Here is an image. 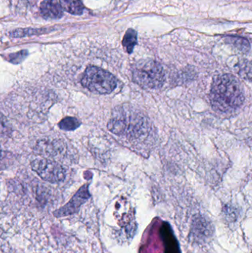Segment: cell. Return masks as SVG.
Wrapping results in <instances>:
<instances>
[{
	"mask_svg": "<svg viewBox=\"0 0 252 253\" xmlns=\"http://www.w3.org/2000/svg\"><path fill=\"white\" fill-rule=\"evenodd\" d=\"M244 99V88L236 77L223 74L213 80L210 102L215 109L224 113L235 111L243 105Z\"/></svg>",
	"mask_w": 252,
	"mask_h": 253,
	"instance_id": "obj_1",
	"label": "cell"
},
{
	"mask_svg": "<svg viewBox=\"0 0 252 253\" xmlns=\"http://www.w3.org/2000/svg\"><path fill=\"white\" fill-rule=\"evenodd\" d=\"M134 83L144 88L157 89L165 82V74L161 64L154 60L139 61L133 68Z\"/></svg>",
	"mask_w": 252,
	"mask_h": 253,
	"instance_id": "obj_2",
	"label": "cell"
},
{
	"mask_svg": "<svg viewBox=\"0 0 252 253\" xmlns=\"http://www.w3.org/2000/svg\"><path fill=\"white\" fill-rule=\"evenodd\" d=\"M81 84L93 93L108 94L115 90L117 81L111 73L98 67L90 66L84 71Z\"/></svg>",
	"mask_w": 252,
	"mask_h": 253,
	"instance_id": "obj_3",
	"label": "cell"
},
{
	"mask_svg": "<svg viewBox=\"0 0 252 253\" xmlns=\"http://www.w3.org/2000/svg\"><path fill=\"white\" fill-rule=\"evenodd\" d=\"M32 169L44 181L58 183L63 181L66 175L65 168L54 161L36 159L31 163Z\"/></svg>",
	"mask_w": 252,
	"mask_h": 253,
	"instance_id": "obj_4",
	"label": "cell"
},
{
	"mask_svg": "<svg viewBox=\"0 0 252 253\" xmlns=\"http://www.w3.org/2000/svg\"><path fill=\"white\" fill-rule=\"evenodd\" d=\"M90 198L88 185L85 184L78 190L68 204L55 211L53 212V215L56 218H62L76 213L79 211L81 205H84Z\"/></svg>",
	"mask_w": 252,
	"mask_h": 253,
	"instance_id": "obj_5",
	"label": "cell"
},
{
	"mask_svg": "<svg viewBox=\"0 0 252 253\" xmlns=\"http://www.w3.org/2000/svg\"><path fill=\"white\" fill-rule=\"evenodd\" d=\"M192 235L198 241H206L210 239L214 233V228L211 221L202 215L194 217L192 222Z\"/></svg>",
	"mask_w": 252,
	"mask_h": 253,
	"instance_id": "obj_6",
	"label": "cell"
},
{
	"mask_svg": "<svg viewBox=\"0 0 252 253\" xmlns=\"http://www.w3.org/2000/svg\"><path fill=\"white\" fill-rule=\"evenodd\" d=\"M161 233V237L165 244V253H180L179 244L168 224H163Z\"/></svg>",
	"mask_w": 252,
	"mask_h": 253,
	"instance_id": "obj_7",
	"label": "cell"
},
{
	"mask_svg": "<svg viewBox=\"0 0 252 253\" xmlns=\"http://www.w3.org/2000/svg\"><path fill=\"white\" fill-rule=\"evenodd\" d=\"M40 10L41 14L49 19H59L63 16L62 7L56 0H44Z\"/></svg>",
	"mask_w": 252,
	"mask_h": 253,
	"instance_id": "obj_8",
	"label": "cell"
},
{
	"mask_svg": "<svg viewBox=\"0 0 252 253\" xmlns=\"http://www.w3.org/2000/svg\"><path fill=\"white\" fill-rule=\"evenodd\" d=\"M62 8L73 15H81L84 11V4L81 0H60Z\"/></svg>",
	"mask_w": 252,
	"mask_h": 253,
	"instance_id": "obj_9",
	"label": "cell"
},
{
	"mask_svg": "<svg viewBox=\"0 0 252 253\" xmlns=\"http://www.w3.org/2000/svg\"><path fill=\"white\" fill-rule=\"evenodd\" d=\"M138 43V34L136 30L130 28L127 30V32L124 34L122 40L123 47L125 49L127 53H133L135 46Z\"/></svg>",
	"mask_w": 252,
	"mask_h": 253,
	"instance_id": "obj_10",
	"label": "cell"
},
{
	"mask_svg": "<svg viewBox=\"0 0 252 253\" xmlns=\"http://www.w3.org/2000/svg\"><path fill=\"white\" fill-rule=\"evenodd\" d=\"M81 126V123L74 117H66L59 123L60 129L63 130L72 131Z\"/></svg>",
	"mask_w": 252,
	"mask_h": 253,
	"instance_id": "obj_11",
	"label": "cell"
},
{
	"mask_svg": "<svg viewBox=\"0 0 252 253\" xmlns=\"http://www.w3.org/2000/svg\"><path fill=\"white\" fill-rule=\"evenodd\" d=\"M227 41H229V43L233 44L235 47H238L242 51L247 52L250 49V44L248 40L241 38V37H228Z\"/></svg>",
	"mask_w": 252,
	"mask_h": 253,
	"instance_id": "obj_12",
	"label": "cell"
},
{
	"mask_svg": "<svg viewBox=\"0 0 252 253\" xmlns=\"http://www.w3.org/2000/svg\"><path fill=\"white\" fill-rule=\"evenodd\" d=\"M28 55V52L22 50V51L19 52V53H14L9 56V60L12 63L17 64L22 62Z\"/></svg>",
	"mask_w": 252,
	"mask_h": 253,
	"instance_id": "obj_13",
	"label": "cell"
},
{
	"mask_svg": "<svg viewBox=\"0 0 252 253\" xmlns=\"http://www.w3.org/2000/svg\"><path fill=\"white\" fill-rule=\"evenodd\" d=\"M9 126L8 123H7V119L0 114V135H4L8 132Z\"/></svg>",
	"mask_w": 252,
	"mask_h": 253,
	"instance_id": "obj_14",
	"label": "cell"
},
{
	"mask_svg": "<svg viewBox=\"0 0 252 253\" xmlns=\"http://www.w3.org/2000/svg\"><path fill=\"white\" fill-rule=\"evenodd\" d=\"M223 212H224V214L227 217L228 219L234 221L235 218H236V212H235V208H232V207H225Z\"/></svg>",
	"mask_w": 252,
	"mask_h": 253,
	"instance_id": "obj_15",
	"label": "cell"
}]
</instances>
